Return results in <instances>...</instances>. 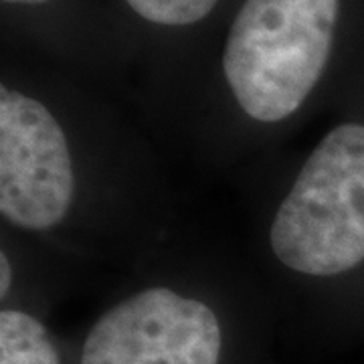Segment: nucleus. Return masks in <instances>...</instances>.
Listing matches in <instances>:
<instances>
[{
	"mask_svg": "<svg viewBox=\"0 0 364 364\" xmlns=\"http://www.w3.org/2000/svg\"><path fill=\"white\" fill-rule=\"evenodd\" d=\"M0 364H67L65 348L43 316L0 308Z\"/></svg>",
	"mask_w": 364,
	"mask_h": 364,
	"instance_id": "423d86ee",
	"label": "nucleus"
},
{
	"mask_svg": "<svg viewBox=\"0 0 364 364\" xmlns=\"http://www.w3.org/2000/svg\"><path fill=\"white\" fill-rule=\"evenodd\" d=\"M249 261L275 310L318 324L364 298V114L243 168Z\"/></svg>",
	"mask_w": 364,
	"mask_h": 364,
	"instance_id": "f03ea898",
	"label": "nucleus"
},
{
	"mask_svg": "<svg viewBox=\"0 0 364 364\" xmlns=\"http://www.w3.org/2000/svg\"><path fill=\"white\" fill-rule=\"evenodd\" d=\"M0 225L85 272H132L184 231L152 134L75 95L2 79Z\"/></svg>",
	"mask_w": 364,
	"mask_h": 364,
	"instance_id": "f257e3e1",
	"label": "nucleus"
},
{
	"mask_svg": "<svg viewBox=\"0 0 364 364\" xmlns=\"http://www.w3.org/2000/svg\"><path fill=\"white\" fill-rule=\"evenodd\" d=\"M132 14L160 31H191L208 21L221 0H124Z\"/></svg>",
	"mask_w": 364,
	"mask_h": 364,
	"instance_id": "0eeeda50",
	"label": "nucleus"
},
{
	"mask_svg": "<svg viewBox=\"0 0 364 364\" xmlns=\"http://www.w3.org/2000/svg\"><path fill=\"white\" fill-rule=\"evenodd\" d=\"M85 269L51 245L0 225V308L47 318Z\"/></svg>",
	"mask_w": 364,
	"mask_h": 364,
	"instance_id": "39448f33",
	"label": "nucleus"
},
{
	"mask_svg": "<svg viewBox=\"0 0 364 364\" xmlns=\"http://www.w3.org/2000/svg\"><path fill=\"white\" fill-rule=\"evenodd\" d=\"M122 277L75 364H227L239 334L275 310L249 257L184 231Z\"/></svg>",
	"mask_w": 364,
	"mask_h": 364,
	"instance_id": "20e7f679",
	"label": "nucleus"
},
{
	"mask_svg": "<svg viewBox=\"0 0 364 364\" xmlns=\"http://www.w3.org/2000/svg\"><path fill=\"white\" fill-rule=\"evenodd\" d=\"M51 0H2V4L13 6V9H25V11H39L47 6Z\"/></svg>",
	"mask_w": 364,
	"mask_h": 364,
	"instance_id": "6e6552de",
	"label": "nucleus"
},
{
	"mask_svg": "<svg viewBox=\"0 0 364 364\" xmlns=\"http://www.w3.org/2000/svg\"><path fill=\"white\" fill-rule=\"evenodd\" d=\"M342 0H243L219 57V83L191 114L181 146L213 170L279 152L318 112L334 63Z\"/></svg>",
	"mask_w": 364,
	"mask_h": 364,
	"instance_id": "7ed1b4c3",
	"label": "nucleus"
}]
</instances>
